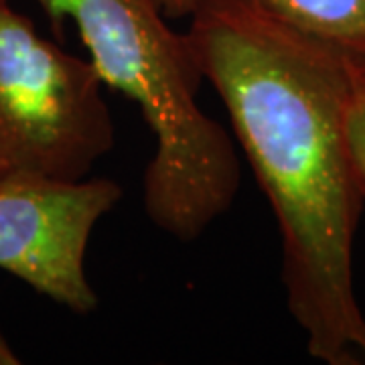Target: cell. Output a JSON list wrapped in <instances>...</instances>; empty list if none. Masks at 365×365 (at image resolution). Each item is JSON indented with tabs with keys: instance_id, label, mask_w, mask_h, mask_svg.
<instances>
[{
	"instance_id": "obj_5",
	"label": "cell",
	"mask_w": 365,
	"mask_h": 365,
	"mask_svg": "<svg viewBox=\"0 0 365 365\" xmlns=\"http://www.w3.org/2000/svg\"><path fill=\"white\" fill-rule=\"evenodd\" d=\"M343 53L365 57V0H244Z\"/></svg>"
},
{
	"instance_id": "obj_3",
	"label": "cell",
	"mask_w": 365,
	"mask_h": 365,
	"mask_svg": "<svg viewBox=\"0 0 365 365\" xmlns=\"http://www.w3.org/2000/svg\"><path fill=\"white\" fill-rule=\"evenodd\" d=\"M116 144L91 61L41 37L0 0V181H81Z\"/></svg>"
},
{
	"instance_id": "obj_6",
	"label": "cell",
	"mask_w": 365,
	"mask_h": 365,
	"mask_svg": "<svg viewBox=\"0 0 365 365\" xmlns=\"http://www.w3.org/2000/svg\"><path fill=\"white\" fill-rule=\"evenodd\" d=\"M349 98L345 106V138L353 165L365 189V57L349 59Z\"/></svg>"
},
{
	"instance_id": "obj_7",
	"label": "cell",
	"mask_w": 365,
	"mask_h": 365,
	"mask_svg": "<svg viewBox=\"0 0 365 365\" xmlns=\"http://www.w3.org/2000/svg\"><path fill=\"white\" fill-rule=\"evenodd\" d=\"M199 2L201 0H158L160 9L167 14V19H175V21L189 19L191 14L195 13Z\"/></svg>"
},
{
	"instance_id": "obj_4",
	"label": "cell",
	"mask_w": 365,
	"mask_h": 365,
	"mask_svg": "<svg viewBox=\"0 0 365 365\" xmlns=\"http://www.w3.org/2000/svg\"><path fill=\"white\" fill-rule=\"evenodd\" d=\"M124 197L108 177L0 181V270L76 314L98 309L86 254L98 222Z\"/></svg>"
},
{
	"instance_id": "obj_8",
	"label": "cell",
	"mask_w": 365,
	"mask_h": 365,
	"mask_svg": "<svg viewBox=\"0 0 365 365\" xmlns=\"http://www.w3.org/2000/svg\"><path fill=\"white\" fill-rule=\"evenodd\" d=\"M11 357H14V353L9 349V345H6L4 341L0 339V364H6V361L14 364L16 359H11Z\"/></svg>"
},
{
	"instance_id": "obj_2",
	"label": "cell",
	"mask_w": 365,
	"mask_h": 365,
	"mask_svg": "<svg viewBox=\"0 0 365 365\" xmlns=\"http://www.w3.org/2000/svg\"><path fill=\"white\" fill-rule=\"evenodd\" d=\"M55 33L71 21L104 86L136 104L155 138L144 209L182 244L205 234L237 199L242 170L230 132L197 102L203 73L158 0H33Z\"/></svg>"
},
{
	"instance_id": "obj_1",
	"label": "cell",
	"mask_w": 365,
	"mask_h": 365,
	"mask_svg": "<svg viewBox=\"0 0 365 365\" xmlns=\"http://www.w3.org/2000/svg\"><path fill=\"white\" fill-rule=\"evenodd\" d=\"M185 35L276 215L288 313L307 351L364 365L353 246L365 189L345 138L351 55L244 0H201Z\"/></svg>"
}]
</instances>
